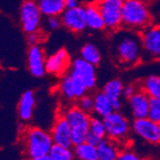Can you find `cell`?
Listing matches in <instances>:
<instances>
[{"instance_id":"6","label":"cell","mask_w":160,"mask_h":160,"mask_svg":"<svg viewBox=\"0 0 160 160\" xmlns=\"http://www.w3.org/2000/svg\"><path fill=\"white\" fill-rule=\"evenodd\" d=\"M96 2L103 16L106 30L114 33L121 29L125 0H100Z\"/></svg>"},{"instance_id":"15","label":"cell","mask_w":160,"mask_h":160,"mask_svg":"<svg viewBox=\"0 0 160 160\" xmlns=\"http://www.w3.org/2000/svg\"><path fill=\"white\" fill-rule=\"evenodd\" d=\"M51 135L54 141V144L62 145L64 147L72 148V140H71V127L63 113L58 116L51 129Z\"/></svg>"},{"instance_id":"32","label":"cell","mask_w":160,"mask_h":160,"mask_svg":"<svg viewBox=\"0 0 160 160\" xmlns=\"http://www.w3.org/2000/svg\"><path fill=\"white\" fill-rule=\"evenodd\" d=\"M138 87V86H137ZM137 87L136 86H134L133 84H128V85H126V86H124V89H123V97L125 98V99H129L130 97H132L133 94H134V92L136 91V89H137Z\"/></svg>"},{"instance_id":"28","label":"cell","mask_w":160,"mask_h":160,"mask_svg":"<svg viewBox=\"0 0 160 160\" xmlns=\"http://www.w3.org/2000/svg\"><path fill=\"white\" fill-rule=\"evenodd\" d=\"M76 105L83 111L91 114L94 109V96L86 93L76 101Z\"/></svg>"},{"instance_id":"8","label":"cell","mask_w":160,"mask_h":160,"mask_svg":"<svg viewBox=\"0 0 160 160\" xmlns=\"http://www.w3.org/2000/svg\"><path fill=\"white\" fill-rule=\"evenodd\" d=\"M69 73L82 82L86 88L92 90L97 84V71L96 66L88 62L84 61L82 58H77L71 62Z\"/></svg>"},{"instance_id":"34","label":"cell","mask_w":160,"mask_h":160,"mask_svg":"<svg viewBox=\"0 0 160 160\" xmlns=\"http://www.w3.org/2000/svg\"><path fill=\"white\" fill-rule=\"evenodd\" d=\"M79 0H65V6L66 8H74L79 6Z\"/></svg>"},{"instance_id":"18","label":"cell","mask_w":160,"mask_h":160,"mask_svg":"<svg viewBox=\"0 0 160 160\" xmlns=\"http://www.w3.org/2000/svg\"><path fill=\"white\" fill-rule=\"evenodd\" d=\"M85 7V18L87 28L92 31H103L106 29L105 21L97 2L88 3Z\"/></svg>"},{"instance_id":"20","label":"cell","mask_w":160,"mask_h":160,"mask_svg":"<svg viewBox=\"0 0 160 160\" xmlns=\"http://www.w3.org/2000/svg\"><path fill=\"white\" fill-rule=\"evenodd\" d=\"M120 145L114 140L106 137L97 145L99 160H116L120 152Z\"/></svg>"},{"instance_id":"31","label":"cell","mask_w":160,"mask_h":160,"mask_svg":"<svg viewBox=\"0 0 160 160\" xmlns=\"http://www.w3.org/2000/svg\"><path fill=\"white\" fill-rule=\"evenodd\" d=\"M61 26H62L61 17H58V16L48 17V18H47V27L50 29V30H52V31L58 30V29H59Z\"/></svg>"},{"instance_id":"23","label":"cell","mask_w":160,"mask_h":160,"mask_svg":"<svg viewBox=\"0 0 160 160\" xmlns=\"http://www.w3.org/2000/svg\"><path fill=\"white\" fill-rule=\"evenodd\" d=\"M114 111L112 102L103 92H97L94 95V109L93 113L101 118H105Z\"/></svg>"},{"instance_id":"5","label":"cell","mask_w":160,"mask_h":160,"mask_svg":"<svg viewBox=\"0 0 160 160\" xmlns=\"http://www.w3.org/2000/svg\"><path fill=\"white\" fill-rule=\"evenodd\" d=\"M107 130V137L117 142L120 146L127 143L132 132V124L121 110H114L103 118Z\"/></svg>"},{"instance_id":"14","label":"cell","mask_w":160,"mask_h":160,"mask_svg":"<svg viewBox=\"0 0 160 160\" xmlns=\"http://www.w3.org/2000/svg\"><path fill=\"white\" fill-rule=\"evenodd\" d=\"M150 101H151V97L140 86H138L134 94L129 99H128V108L133 119L148 117Z\"/></svg>"},{"instance_id":"4","label":"cell","mask_w":160,"mask_h":160,"mask_svg":"<svg viewBox=\"0 0 160 160\" xmlns=\"http://www.w3.org/2000/svg\"><path fill=\"white\" fill-rule=\"evenodd\" d=\"M63 115L71 127V140L73 147L85 142L91 114L83 111L75 104L69 106L63 111Z\"/></svg>"},{"instance_id":"27","label":"cell","mask_w":160,"mask_h":160,"mask_svg":"<svg viewBox=\"0 0 160 160\" xmlns=\"http://www.w3.org/2000/svg\"><path fill=\"white\" fill-rule=\"evenodd\" d=\"M49 156L51 160H72L75 158V153L72 148L54 144L49 152Z\"/></svg>"},{"instance_id":"33","label":"cell","mask_w":160,"mask_h":160,"mask_svg":"<svg viewBox=\"0 0 160 160\" xmlns=\"http://www.w3.org/2000/svg\"><path fill=\"white\" fill-rule=\"evenodd\" d=\"M27 42L28 44L30 46L33 45H37L38 44V41H39V36L37 32L34 33H30V34H27Z\"/></svg>"},{"instance_id":"21","label":"cell","mask_w":160,"mask_h":160,"mask_svg":"<svg viewBox=\"0 0 160 160\" xmlns=\"http://www.w3.org/2000/svg\"><path fill=\"white\" fill-rule=\"evenodd\" d=\"M36 105V99L34 92L31 90L25 91L19 100L18 104V115L23 121H29L33 117L34 108Z\"/></svg>"},{"instance_id":"7","label":"cell","mask_w":160,"mask_h":160,"mask_svg":"<svg viewBox=\"0 0 160 160\" xmlns=\"http://www.w3.org/2000/svg\"><path fill=\"white\" fill-rule=\"evenodd\" d=\"M132 132L140 139L151 145L160 144V123L149 117L133 119L132 123Z\"/></svg>"},{"instance_id":"35","label":"cell","mask_w":160,"mask_h":160,"mask_svg":"<svg viewBox=\"0 0 160 160\" xmlns=\"http://www.w3.org/2000/svg\"><path fill=\"white\" fill-rule=\"evenodd\" d=\"M96 1H100V0H96Z\"/></svg>"},{"instance_id":"1","label":"cell","mask_w":160,"mask_h":160,"mask_svg":"<svg viewBox=\"0 0 160 160\" xmlns=\"http://www.w3.org/2000/svg\"><path fill=\"white\" fill-rule=\"evenodd\" d=\"M112 39V57L115 62L122 67H132L143 59V46L140 33L132 30L114 32Z\"/></svg>"},{"instance_id":"17","label":"cell","mask_w":160,"mask_h":160,"mask_svg":"<svg viewBox=\"0 0 160 160\" xmlns=\"http://www.w3.org/2000/svg\"><path fill=\"white\" fill-rule=\"evenodd\" d=\"M124 83L120 79H111L107 82L103 87V91L112 102L114 110H121L123 108V102L121 98L123 97Z\"/></svg>"},{"instance_id":"24","label":"cell","mask_w":160,"mask_h":160,"mask_svg":"<svg viewBox=\"0 0 160 160\" xmlns=\"http://www.w3.org/2000/svg\"><path fill=\"white\" fill-rule=\"evenodd\" d=\"M75 158L79 160H99L97 146L88 142H83L77 146H74Z\"/></svg>"},{"instance_id":"3","label":"cell","mask_w":160,"mask_h":160,"mask_svg":"<svg viewBox=\"0 0 160 160\" xmlns=\"http://www.w3.org/2000/svg\"><path fill=\"white\" fill-rule=\"evenodd\" d=\"M25 150L33 160H51L49 152L54 145L51 133L39 128H30L24 135Z\"/></svg>"},{"instance_id":"12","label":"cell","mask_w":160,"mask_h":160,"mask_svg":"<svg viewBox=\"0 0 160 160\" xmlns=\"http://www.w3.org/2000/svg\"><path fill=\"white\" fill-rule=\"evenodd\" d=\"M59 91L64 100L68 102H75L86 94L88 89L82 82L74 78L70 73H66L61 78Z\"/></svg>"},{"instance_id":"30","label":"cell","mask_w":160,"mask_h":160,"mask_svg":"<svg viewBox=\"0 0 160 160\" xmlns=\"http://www.w3.org/2000/svg\"><path fill=\"white\" fill-rule=\"evenodd\" d=\"M118 159H120V160H139L140 157L137 154V152H135L132 149L125 147L124 149L120 150Z\"/></svg>"},{"instance_id":"13","label":"cell","mask_w":160,"mask_h":160,"mask_svg":"<svg viewBox=\"0 0 160 160\" xmlns=\"http://www.w3.org/2000/svg\"><path fill=\"white\" fill-rule=\"evenodd\" d=\"M71 62H72L67 50L61 48L50 55L45 60L46 73L57 77H62L70 69Z\"/></svg>"},{"instance_id":"11","label":"cell","mask_w":160,"mask_h":160,"mask_svg":"<svg viewBox=\"0 0 160 160\" xmlns=\"http://www.w3.org/2000/svg\"><path fill=\"white\" fill-rule=\"evenodd\" d=\"M60 17L62 26L72 33L81 34L87 29L84 6L66 8Z\"/></svg>"},{"instance_id":"9","label":"cell","mask_w":160,"mask_h":160,"mask_svg":"<svg viewBox=\"0 0 160 160\" xmlns=\"http://www.w3.org/2000/svg\"><path fill=\"white\" fill-rule=\"evenodd\" d=\"M19 13L23 31L26 34L38 32L43 16L38 3L34 0H25L20 7Z\"/></svg>"},{"instance_id":"2","label":"cell","mask_w":160,"mask_h":160,"mask_svg":"<svg viewBox=\"0 0 160 160\" xmlns=\"http://www.w3.org/2000/svg\"><path fill=\"white\" fill-rule=\"evenodd\" d=\"M152 23V14L146 0H125L122 11V27L141 33Z\"/></svg>"},{"instance_id":"10","label":"cell","mask_w":160,"mask_h":160,"mask_svg":"<svg viewBox=\"0 0 160 160\" xmlns=\"http://www.w3.org/2000/svg\"><path fill=\"white\" fill-rule=\"evenodd\" d=\"M143 58L150 60L160 59V25H150L140 33Z\"/></svg>"},{"instance_id":"26","label":"cell","mask_w":160,"mask_h":160,"mask_svg":"<svg viewBox=\"0 0 160 160\" xmlns=\"http://www.w3.org/2000/svg\"><path fill=\"white\" fill-rule=\"evenodd\" d=\"M139 86L151 98L160 99V76L150 75L141 82Z\"/></svg>"},{"instance_id":"25","label":"cell","mask_w":160,"mask_h":160,"mask_svg":"<svg viewBox=\"0 0 160 160\" xmlns=\"http://www.w3.org/2000/svg\"><path fill=\"white\" fill-rule=\"evenodd\" d=\"M80 57L86 62H88L95 66L99 65L102 61V53L99 47L92 42L85 43L80 50Z\"/></svg>"},{"instance_id":"19","label":"cell","mask_w":160,"mask_h":160,"mask_svg":"<svg viewBox=\"0 0 160 160\" xmlns=\"http://www.w3.org/2000/svg\"><path fill=\"white\" fill-rule=\"evenodd\" d=\"M106 137H107V130H106L104 119L96 115L94 117H91L89 129L86 136V142L97 146Z\"/></svg>"},{"instance_id":"29","label":"cell","mask_w":160,"mask_h":160,"mask_svg":"<svg viewBox=\"0 0 160 160\" xmlns=\"http://www.w3.org/2000/svg\"><path fill=\"white\" fill-rule=\"evenodd\" d=\"M148 117L160 123V99L151 98Z\"/></svg>"},{"instance_id":"16","label":"cell","mask_w":160,"mask_h":160,"mask_svg":"<svg viewBox=\"0 0 160 160\" xmlns=\"http://www.w3.org/2000/svg\"><path fill=\"white\" fill-rule=\"evenodd\" d=\"M45 58L42 48L37 44L30 46L28 50V68L30 73L36 78H41L46 73Z\"/></svg>"},{"instance_id":"22","label":"cell","mask_w":160,"mask_h":160,"mask_svg":"<svg viewBox=\"0 0 160 160\" xmlns=\"http://www.w3.org/2000/svg\"><path fill=\"white\" fill-rule=\"evenodd\" d=\"M37 3L42 14L46 18L60 17L66 9L65 0H37Z\"/></svg>"}]
</instances>
